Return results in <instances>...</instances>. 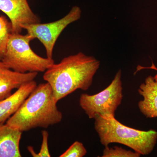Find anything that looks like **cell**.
Segmentation results:
<instances>
[{"instance_id":"cell-2","label":"cell","mask_w":157,"mask_h":157,"mask_svg":"<svg viewBox=\"0 0 157 157\" xmlns=\"http://www.w3.org/2000/svg\"><path fill=\"white\" fill-rule=\"evenodd\" d=\"M57 103L50 85L47 82L41 83L6 124L22 132L37 128H47L60 122L63 119Z\"/></svg>"},{"instance_id":"cell-1","label":"cell","mask_w":157,"mask_h":157,"mask_svg":"<svg viewBox=\"0 0 157 157\" xmlns=\"http://www.w3.org/2000/svg\"><path fill=\"white\" fill-rule=\"evenodd\" d=\"M100 65L94 57L79 52L54 63L45 71L43 79L50 85L58 103L76 90L89 89Z\"/></svg>"},{"instance_id":"cell-11","label":"cell","mask_w":157,"mask_h":157,"mask_svg":"<svg viewBox=\"0 0 157 157\" xmlns=\"http://www.w3.org/2000/svg\"><path fill=\"white\" fill-rule=\"evenodd\" d=\"M22 132L0 123V157H21L20 142Z\"/></svg>"},{"instance_id":"cell-5","label":"cell","mask_w":157,"mask_h":157,"mask_svg":"<svg viewBox=\"0 0 157 157\" xmlns=\"http://www.w3.org/2000/svg\"><path fill=\"white\" fill-rule=\"evenodd\" d=\"M122 73L119 70L113 80L107 88L94 95L82 94L79 106L90 119L98 115L115 116L118 107L123 98Z\"/></svg>"},{"instance_id":"cell-9","label":"cell","mask_w":157,"mask_h":157,"mask_svg":"<svg viewBox=\"0 0 157 157\" xmlns=\"http://www.w3.org/2000/svg\"><path fill=\"white\" fill-rule=\"evenodd\" d=\"M38 73H20L0 65V101L12 94V91L35 79Z\"/></svg>"},{"instance_id":"cell-15","label":"cell","mask_w":157,"mask_h":157,"mask_svg":"<svg viewBox=\"0 0 157 157\" xmlns=\"http://www.w3.org/2000/svg\"><path fill=\"white\" fill-rule=\"evenodd\" d=\"M87 153V150L83 144L78 141L74 142L60 157H83Z\"/></svg>"},{"instance_id":"cell-4","label":"cell","mask_w":157,"mask_h":157,"mask_svg":"<svg viewBox=\"0 0 157 157\" xmlns=\"http://www.w3.org/2000/svg\"><path fill=\"white\" fill-rule=\"evenodd\" d=\"M33 40L29 34L11 33L1 61L2 67L20 73L45 72L54 61L35 53L30 46Z\"/></svg>"},{"instance_id":"cell-12","label":"cell","mask_w":157,"mask_h":157,"mask_svg":"<svg viewBox=\"0 0 157 157\" xmlns=\"http://www.w3.org/2000/svg\"><path fill=\"white\" fill-rule=\"evenodd\" d=\"M11 33V25L6 17L0 16V62L2 61L5 53Z\"/></svg>"},{"instance_id":"cell-14","label":"cell","mask_w":157,"mask_h":157,"mask_svg":"<svg viewBox=\"0 0 157 157\" xmlns=\"http://www.w3.org/2000/svg\"><path fill=\"white\" fill-rule=\"evenodd\" d=\"M42 143L39 152L37 153L34 151V149L32 146L28 147V150L34 157H50L51 155L48 148V144L49 134L47 131L43 130L42 132Z\"/></svg>"},{"instance_id":"cell-17","label":"cell","mask_w":157,"mask_h":157,"mask_svg":"<svg viewBox=\"0 0 157 157\" xmlns=\"http://www.w3.org/2000/svg\"><path fill=\"white\" fill-rule=\"evenodd\" d=\"M0 65H2V63H1V62H0Z\"/></svg>"},{"instance_id":"cell-8","label":"cell","mask_w":157,"mask_h":157,"mask_svg":"<svg viewBox=\"0 0 157 157\" xmlns=\"http://www.w3.org/2000/svg\"><path fill=\"white\" fill-rule=\"evenodd\" d=\"M37 86L36 82L34 80L26 82L17 89L14 94L0 101V123H5L17 111Z\"/></svg>"},{"instance_id":"cell-10","label":"cell","mask_w":157,"mask_h":157,"mask_svg":"<svg viewBox=\"0 0 157 157\" xmlns=\"http://www.w3.org/2000/svg\"><path fill=\"white\" fill-rule=\"evenodd\" d=\"M138 92L143 98L138 103L140 112L147 118L157 117V82L153 76L145 78L139 86Z\"/></svg>"},{"instance_id":"cell-13","label":"cell","mask_w":157,"mask_h":157,"mask_svg":"<svg viewBox=\"0 0 157 157\" xmlns=\"http://www.w3.org/2000/svg\"><path fill=\"white\" fill-rule=\"evenodd\" d=\"M141 155L137 152L127 150L121 147H105L102 157H139Z\"/></svg>"},{"instance_id":"cell-7","label":"cell","mask_w":157,"mask_h":157,"mask_svg":"<svg viewBox=\"0 0 157 157\" xmlns=\"http://www.w3.org/2000/svg\"><path fill=\"white\" fill-rule=\"evenodd\" d=\"M0 10L10 19L11 33H21L24 26L41 23L27 0H0Z\"/></svg>"},{"instance_id":"cell-6","label":"cell","mask_w":157,"mask_h":157,"mask_svg":"<svg viewBox=\"0 0 157 157\" xmlns=\"http://www.w3.org/2000/svg\"><path fill=\"white\" fill-rule=\"evenodd\" d=\"M81 9L74 6L66 16L53 22L35 24L23 27L33 39H38L44 45L48 58L52 59L55 45L63 31L69 25L80 19Z\"/></svg>"},{"instance_id":"cell-16","label":"cell","mask_w":157,"mask_h":157,"mask_svg":"<svg viewBox=\"0 0 157 157\" xmlns=\"http://www.w3.org/2000/svg\"><path fill=\"white\" fill-rule=\"evenodd\" d=\"M154 78L155 80L157 82V73H156V75H155L154 77Z\"/></svg>"},{"instance_id":"cell-3","label":"cell","mask_w":157,"mask_h":157,"mask_svg":"<svg viewBox=\"0 0 157 157\" xmlns=\"http://www.w3.org/2000/svg\"><path fill=\"white\" fill-rule=\"evenodd\" d=\"M94 119V129L100 142L104 146L121 144L142 155L151 153L157 142V131H141L121 123L111 115H98Z\"/></svg>"}]
</instances>
